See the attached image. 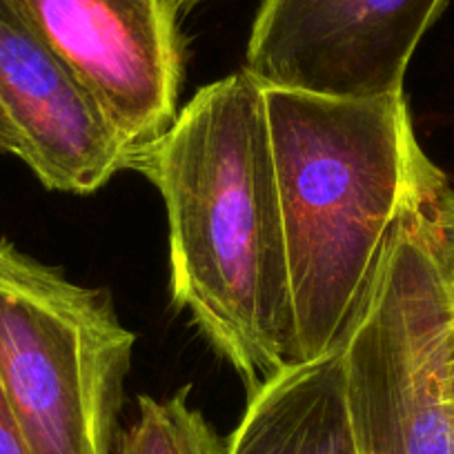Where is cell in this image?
<instances>
[{
	"instance_id": "6da1fadb",
	"label": "cell",
	"mask_w": 454,
	"mask_h": 454,
	"mask_svg": "<svg viewBox=\"0 0 454 454\" xmlns=\"http://www.w3.org/2000/svg\"><path fill=\"white\" fill-rule=\"evenodd\" d=\"M168 216L169 294L247 392L296 364L294 312L263 85L200 87L132 160Z\"/></svg>"
},
{
	"instance_id": "7a4b0ae2",
	"label": "cell",
	"mask_w": 454,
	"mask_h": 454,
	"mask_svg": "<svg viewBox=\"0 0 454 454\" xmlns=\"http://www.w3.org/2000/svg\"><path fill=\"white\" fill-rule=\"evenodd\" d=\"M294 312L296 364L346 340L396 225L448 190L405 91L330 98L263 87Z\"/></svg>"
},
{
	"instance_id": "3957f363",
	"label": "cell",
	"mask_w": 454,
	"mask_h": 454,
	"mask_svg": "<svg viewBox=\"0 0 454 454\" xmlns=\"http://www.w3.org/2000/svg\"><path fill=\"white\" fill-rule=\"evenodd\" d=\"M439 199L403 214L340 343L361 454H454V265L434 223Z\"/></svg>"
},
{
	"instance_id": "277c9868",
	"label": "cell",
	"mask_w": 454,
	"mask_h": 454,
	"mask_svg": "<svg viewBox=\"0 0 454 454\" xmlns=\"http://www.w3.org/2000/svg\"><path fill=\"white\" fill-rule=\"evenodd\" d=\"M134 346L107 294L0 239V386L32 454H114Z\"/></svg>"
},
{
	"instance_id": "5b68a950",
	"label": "cell",
	"mask_w": 454,
	"mask_h": 454,
	"mask_svg": "<svg viewBox=\"0 0 454 454\" xmlns=\"http://www.w3.org/2000/svg\"><path fill=\"white\" fill-rule=\"evenodd\" d=\"M134 156L168 132L185 76L178 0H10Z\"/></svg>"
},
{
	"instance_id": "8992f818",
	"label": "cell",
	"mask_w": 454,
	"mask_h": 454,
	"mask_svg": "<svg viewBox=\"0 0 454 454\" xmlns=\"http://www.w3.org/2000/svg\"><path fill=\"white\" fill-rule=\"evenodd\" d=\"M448 0H263L243 72L330 98L403 91L408 65Z\"/></svg>"
},
{
	"instance_id": "52a82bcc",
	"label": "cell",
	"mask_w": 454,
	"mask_h": 454,
	"mask_svg": "<svg viewBox=\"0 0 454 454\" xmlns=\"http://www.w3.org/2000/svg\"><path fill=\"white\" fill-rule=\"evenodd\" d=\"M0 107L47 190L94 194L132 169L134 152L10 0H0Z\"/></svg>"
},
{
	"instance_id": "ba28073f",
	"label": "cell",
	"mask_w": 454,
	"mask_h": 454,
	"mask_svg": "<svg viewBox=\"0 0 454 454\" xmlns=\"http://www.w3.org/2000/svg\"><path fill=\"white\" fill-rule=\"evenodd\" d=\"M223 454H361L340 348L287 365L247 392Z\"/></svg>"
},
{
	"instance_id": "9c48e42d",
	"label": "cell",
	"mask_w": 454,
	"mask_h": 454,
	"mask_svg": "<svg viewBox=\"0 0 454 454\" xmlns=\"http://www.w3.org/2000/svg\"><path fill=\"white\" fill-rule=\"evenodd\" d=\"M225 441L192 403L190 386L168 399L141 396L138 417L114 454H223Z\"/></svg>"
},
{
	"instance_id": "30bf717a",
	"label": "cell",
	"mask_w": 454,
	"mask_h": 454,
	"mask_svg": "<svg viewBox=\"0 0 454 454\" xmlns=\"http://www.w3.org/2000/svg\"><path fill=\"white\" fill-rule=\"evenodd\" d=\"M0 454H32L3 386H0Z\"/></svg>"
},
{
	"instance_id": "8fae6325",
	"label": "cell",
	"mask_w": 454,
	"mask_h": 454,
	"mask_svg": "<svg viewBox=\"0 0 454 454\" xmlns=\"http://www.w3.org/2000/svg\"><path fill=\"white\" fill-rule=\"evenodd\" d=\"M434 223L445 256L454 265V190H445L434 205Z\"/></svg>"
},
{
	"instance_id": "7c38bea8",
	"label": "cell",
	"mask_w": 454,
	"mask_h": 454,
	"mask_svg": "<svg viewBox=\"0 0 454 454\" xmlns=\"http://www.w3.org/2000/svg\"><path fill=\"white\" fill-rule=\"evenodd\" d=\"M0 154L16 156V159L23 156V143H20L19 129L14 128V123H12L3 107H0Z\"/></svg>"
},
{
	"instance_id": "4fadbf2b",
	"label": "cell",
	"mask_w": 454,
	"mask_h": 454,
	"mask_svg": "<svg viewBox=\"0 0 454 454\" xmlns=\"http://www.w3.org/2000/svg\"><path fill=\"white\" fill-rule=\"evenodd\" d=\"M178 3H181L183 10L190 12V10H194L196 5H200V3H205V0H178Z\"/></svg>"
}]
</instances>
